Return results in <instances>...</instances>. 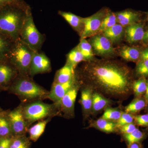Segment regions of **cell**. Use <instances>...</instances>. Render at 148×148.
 <instances>
[{
	"mask_svg": "<svg viewBox=\"0 0 148 148\" xmlns=\"http://www.w3.org/2000/svg\"><path fill=\"white\" fill-rule=\"evenodd\" d=\"M6 116L14 136L24 135L27 131V123L23 114V109L17 108L10 112Z\"/></svg>",
	"mask_w": 148,
	"mask_h": 148,
	"instance_id": "ba28073f",
	"label": "cell"
},
{
	"mask_svg": "<svg viewBox=\"0 0 148 148\" xmlns=\"http://www.w3.org/2000/svg\"><path fill=\"white\" fill-rule=\"evenodd\" d=\"M78 48L84 57V61H89L92 60L93 57V50L90 42L86 39H81Z\"/></svg>",
	"mask_w": 148,
	"mask_h": 148,
	"instance_id": "484cf974",
	"label": "cell"
},
{
	"mask_svg": "<svg viewBox=\"0 0 148 148\" xmlns=\"http://www.w3.org/2000/svg\"><path fill=\"white\" fill-rule=\"evenodd\" d=\"M124 32V27L120 24H116L103 31L102 33L111 42L115 43L121 40Z\"/></svg>",
	"mask_w": 148,
	"mask_h": 148,
	"instance_id": "d6986e66",
	"label": "cell"
},
{
	"mask_svg": "<svg viewBox=\"0 0 148 148\" xmlns=\"http://www.w3.org/2000/svg\"><path fill=\"white\" fill-rule=\"evenodd\" d=\"M11 139L9 137L1 138L0 139V148H10Z\"/></svg>",
	"mask_w": 148,
	"mask_h": 148,
	"instance_id": "f35d334b",
	"label": "cell"
},
{
	"mask_svg": "<svg viewBox=\"0 0 148 148\" xmlns=\"http://www.w3.org/2000/svg\"><path fill=\"white\" fill-rule=\"evenodd\" d=\"M90 43L95 54L102 56L113 55L114 50L112 42L103 34H97L91 37Z\"/></svg>",
	"mask_w": 148,
	"mask_h": 148,
	"instance_id": "9c48e42d",
	"label": "cell"
},
{
	"mask_svg": "<svg viewBox=\"0 0 148 148\" xmlns=\"http://www.w3.org/2000/svg\"><path fill=\"white\" fill-rule=\"evenodd\" d=\"M135 123L141 126H148V114L134 116Z\"/></svg>",
	"mask_w": 148,
	"mask_h": 148,
	"instance_id": "d590c367",
	"label": "cell"
},
{
	"mask_svg": "<svg viewBox=\"0 0 148 148\" xmlns=\"http://www.w3.org/2000/svg\"><path fill=\"white\" fill-rule=\"evenodd\" d=\"M34 52L18 38L14 42L7 56L6 59L17 70L18 75L29 77Z\"/></svg>",
	"mask_w": 148,
	"mask_h": 148,
	"instance_id": "3957f363",
	"label": "cell"
},
{
	"mask_svg": "<svg viewBox=\"0 0 148 148\" xmlns=\"http://www.w3.org/2000/svg\"><path fill=\"white\" fill-rule=\"evenodd\" d=\"M147 88V81L143 77L132 83V89L136 97H140L145 93Z\"/></svg>",
	"mask_w": 148,
	"mask_h": 148,
	"instance_id": "f1b7e54d",
	"label": "cell"
},
{
	"mask_svg": "<svg viewBox=\"0 0 148 148\" xmlns=\"http://www.w3.org/2000/svg\"><path fill=\"white\" fill-rule=\"evenodd\" d=\"M127 148H143L140 143H134L128 144Z\"/></svg>",
	"mask_w": 148,
	"mask_h": 148,
	"instance_id": "60d3db41",
	"label": "cell"
},
{
	"mask_svg": "<svg viewBox=\"0 0 148 148\" xmlns=\"http://www.w3.org/2000/svg\"><path fill=\"white\" fill-rule=\"evenodd\" d=\"M93 90L90 88L86 86L81 91L80 103L82 107L83 113L85 118L91 114L92 110Z\"/></svg>",
	"mask_w": 148,
	"mask_h": 148,
	"instance_id": "9a60e30c",
	"label": "cell"
},
{
	"mask_svg": "<svg viewBox=\"0 0 148 148\" xmlns=\"http://www.w3.org/2000/svg\"><path fill=\"white\" fill-rule=\"evenodd\" d=\"M123 135L127 145L134 143H140L145 137V133L138 128L131 133Z\"/></svg>",
	"mask_w": 148,
	"mask_h": 148,
	"instance_id": "4dcf8cb0",
	"label": "cell"
},
{
	"mask_svg": "<svg viewBox=\"0 0 148 148\" xmlns=\"http://www.w3.org/2000/svg\"><path fill=\"white\" fill-rule=\"evenodd\" d=\"M58 14L63 17L72 28L79 34L80 36L84 27V18L77 16L71 12L62 11H59Z\"/></svg>",
	"mask_w": 148,
	"mask_h": 148,
	"instance_id": "e0dca14e",
	"label": "cell"
},
{
	"mask_svg": "<svg viewBox=\"0 0 148 148\" xmlns=\"http://www.w3.org/2000/svg\"><path fill=\"white\" fill-rule=\"evenodd\" d=\"M147 105V103L145 98L142 96L136 97L131 103L125 107V111L127 113L135 114L145 108Z\"/></svg>",
	"mask_w": 148,
	"mask_h": 148,
	"instance_id": "7402d4cb",
	"label": "cell"
},
{
	"mask_svg": "<svg viewBox=\"0 0 148 148\" xmlns=\"http://www.w3.org/2000/svg\"><path fill=\"white\" fill-rule=\"evenodd\" d=\"M14 41L0 34V60L6 59L7 56Z\"/></svg>",
	"mask_w": 148,
	"mask_h": 148,
	"instance_id": "4316f807",
	"label": "cell"
},
{
	"mask_svg": "<svg viewBox=\"0 0 148 148\" xmlns=\"http://www.w3.org/2000/svg\"><path fill=\"white\" fill-rule=\"evenodd\" d=\"M108 11L107 9H103L92 16L83 18L84 27L80 35L81 39L98 34L103 18Z\"/></svg>",
	"mask_w": 148,
	"mask_h": 148,
	"instance_id": "52a82bcc",
	"label": "cell"
},
{
	"mask_svg": "<svg viewBox=\"0 0 148 148\" xmlns=\"http://www.w3.org/2000/svg\"><path fill=\"white\" fill-rule=\"evenodd\" d=\"M81 77L86 86L105 97L125 98L132 89V75L127 66L108 60H90Z\"/></svg>",
	"mask_w": 148,
	"mask_h": 148,
	"instance_id": "6da1fadb",
	"label": "cell"
},
{
	"mask_svg": "<svg viewBox=\"0 0 148 148\" xmlns=\"http://www.w3.org/2000/svg\"><path fill=\"white\" fill-rule=\"evenodd\" d=\"M147 112H148V104H147Z\"/></svg>",
	"mask_w": 148,
	"mask_h": 148,
	"instance_id": "bcb514c9",
	"label": "cell"
},
{
	"mask_svg": "<svg viewBox=\"0 0 148 148\" xmlns=\"http://www.w3.org/2000/svg\"><path fill=\"white\" fill-rule=\"evenodd\" d=\"M117 21L123 27L138 22L140 14L138 12L127 10L116 13Z\"/></svg>",
	"mask_w": 148,
	"mask_h": 148,
	"instance_id": "2e32d148",
	"label": "cell"
},
{
	"mask_svg": "<svg viewBox=\"0 0 148 148\" xmlns=\"http://www.w3.org/2000/svg\"><path fill=\"white\" fill-rule=\"evenodd\" d=\"M6 115V112H2V111H0V117L3 116L5 115Z\"/></svg>",
	"mask_w": 148,
	"mask_h": 148,
	"instance_id": "ee69618b",
	"label": "cell"
},
{
	"mask_svg": "<svg viewBox=\"0 0 148 148\" xmlns=\"http://www.w3.org/2000/svg\"><path fill=\"white\" fill-rule=\"evenodd\" d=\"M110 101L98 92H94L92 94L91 114H95L107 108L110 104Z\"/></svg>",
	"mask_w": 148,
	"mask_h": 148,
	"instance_id": "ffe728a7",
	"label": "cell"
},
{
	"mask_svg": "<svg viewBox=\"0 0 148 148\" xmlns=\"http://www.w3.org/2000/svg\"><path fill=\"white\" fill-rule=\"evenodd\" d=\"M84 61V57L77 46L76 47L67 55L66 64L70 65L75 70L77 64Z\"/></svg>",
	"mask_w": 148,
	"mask_h": 148,
	"instance_id": "d4e9b609",
	"label": "cell"
},
{
	"mask_svg": "<svg viewBox=\"0 0 148 148\" xmlns=\"http://www.w3.org/2000/svg\"><path fill=\"white\" fill-rule=\"evenodd\" d=\"M145 98L147 103H148V81H147V88L145 92Z\"/></svg>",
	"mask_w": 148,
	"mask_h": 148,
	"instance_id": "7bdbcfd3",
	"label": "cell"
},
{
	"mask_svg": "<svg viewBox=\"0 0 148 148\" xmlns=\"http://www.w3.org/2000/svg\"><path fill=\"white\" fill-rule=\"evenodd\" d=\"M136 127L135 124L132 123H129L125 125L122 126L120 128H119L120 131L121 133L123 135L124 134H129L131 133L136 129Z\"/></svg>",
	"mask_w": 148,
	"mask_h": 148,
	"instance_id": "8d00e7d4",
	"label": "cell"
},
{
	"mask_svg": "<svg viewBox=\"0 0 148 148\" xmlns=\"http://www.w3.org/2000/svg\"><path fill=\"white\" fill-rule=\"evenodd\" d=\"M19 38L35 52H39L44 42L45 37L35 25L31 9L28 11L21 28Z\"/></svg>",
	"mask_w": 148,
	"mask_h": 148,
	"instance_id": "5b68a950",
	"label": "cell"
},
{
	"mask_svg": "<svg viewBox=\"0 0 148 148\" xmlns=\"http://www.w3.org/2000/svg\"><path fill=\"white\" fill-rule=\"evenodd\" d=\"M75 77L74 69L70 65L66 64L56 72L53 83H64L71 80Z\"/></svg>",
	"mask_w": 148,
	"mask_h": 148,
	"instance_id": "ac0fdd59",
	"label": "cell"
},
{
	"mask_svg": "<svg viewBox=\"0 0 148 148\" xmlns=\"http://www.w3.org/2000/svg\"><path fill=\"white\" fill-rule=\"evenodd\" d=\"M5 115L0 117V137L5 138L12 134L11 128L7 117Z\"/></svg>",
	"mask_w": 148,
	"mask_h": 148,
	"instance_id": "d6a6232c",
	"label": "cell"
},
{
	"mask_svg": "<svg viewBox=\"0 0 148 148\" xmlns=\"http://www.w3.org/2000/svg\"><path fill=\"white\" fill-rule=\"evenodd\" d=\"M19 75L11 85L12 92L25 100L47 98L49 92L30 79L29 77Z\"/></svg>",
	"mask_w": 148,
	"mask_h": 148,
	"instance_id": "277c9868",
	"label": "cell"
},
{
	"mask_svg": "<svg viewBox=\"0 0 148 148\" xmlns=\"http://www.w3.org/2000/svg\"><path fill=\"white\" fill-rule=\"evenodd\" d=\"M53 109L52 105L36 101L24 107L23 112L26 121L32 123L49 116Z\"/></svg>",
	"mask_w": 148,
	"mask_h": 148,
	"instance_id": "8992f818",
	"label": "cell"
},
{
	"mask_svg": "<svg viewBox=\"0 0 148 148\" xmlns=\"http://www.w3.org/2000/svg\"><path fill=\"white\" fill-rule=\"evenodd\" d=\"M122 112L119 109L107 107L101 118L116 122L119 119Z\"/></svg>",
	"mask_w": 148,
	"mask_h": 148,
	"instance_id": "1f68e13d",
	"label": "cell"
},
{
	"mask_svg": "<svg viewBox=\"0 0 148 148\" xmlns=\"http://www.w3.org/2000/svg\"><path fill=\"white\" fill-rule=\"evenodd\" d=\"M0 111H2V110L1 109V108H0Z\"/></svg>",
	"mask_w": 148,
	"mask_h": 148,
	"instance_id": "7dc6e473",
	"label": "cell"
},
{
	"mask_svg": "<svg viewBox=\"0 0 148 148\" xmlns=\"http://www.w3.org/2000/svg\"><path fill=\"white\" fill-rule=\"evenodd\" d=\"M134 120V116L132 114L122 112L119 119L116 122V128H119L125 125L132 123Z\"/></svg>",
	"mask_w": 148,
	"mask_h": 148,
	"instance_id": "836d02e7",
	"label": "cell"
},
{
	"mask_svg": "<svg viewBox=\"0 0 148 148\" xmlns=\"http://www.w3.org/2000/svg\"><path fill=\"white\" fill-rule=\"evenodd\" d=\"M125 33L127 42L133 44L143 40L145 32L143 24L136 22L125 27Z\"/></svg>",
	"mask_w": 148,
	"mask_h": 148,
	"instance_id": "5bb4252c",
	"label": "cell"
},
{
	"mask_svg": "<svg viewBox=\"0 0 148 148\" xmlns=\"http://www.w3.org/2000/svg\"><path fill=\"white\" fill-rule=\"evenodd\" d=\"M77 83L76 79L75 77L71 80L64 83H53L47 98L53 101L56 105L60 106L62 98Z\"/></svg>",
	"mask_w": 148,
	"mask_h": 148,
	"instance_id": "8fae6325",
	"label": "cell"
},
{
	"mask_svg": "<svg viewBox=\"0 0 148 148\" xmlns=\"http://www.w3.org/2000/svg\"><path fill=\"white\" fill-rule=\"evenodd\" d=\"M30 143L25 135L14 136L11 139L10 148H29Z\"/></svg>",
	"mask_w": 148,
	"mask_h": 148,
	"instance_id": "83f0119b",
	"label": "cell"
},
{
	"mask_svg": "<svg viewBox=\"0 0 148 148\" xmlns=\"http://www.w3.org/2000/svg\"><path fill=\"white\" fill-rule=\"evenodd\" d=\"M136 73L143 77H148V60L141 59L137 64Z\"/></svg>",
	"mask_w": 148,
	"mask_h": 148,
	"instance_id": "e575fe53",
	"label": "cell"
},
{
	"mask_svg": "<svg viewBox=\"0 0 148 148\" xmlns=\"http://www.w3.org/2000/svg\"><path fill=\"white\" fill-rule=\"evenodd\" d=\"M143 40L145 43L148 45V27L147 31L145 32V35H144Z\"/></svg>",
	"mask_w": 148,
	"mask_h": 148,
	"instance_id": "b9f144b4",
	"label": "cell"
},
{
	"mask_svg": "<svg viewBox=\"0 0 148 148\" xmlns=\"http://www.w3.org/2000/svg\"><path fill=\"white\" fill-rule=\"evenodd\" d=\"M146 14H147V20H148V12H147Z\"/></svg>",
	"mask_w": 148,
	"mask_h": 148,
	"instance_id": "f6af8a7d",
	"label": "cell"
},
{
	"mask_svg": "<svg viewBox=\"0 0 148 148\" xmlns=\"http://www.w3.org/2000/svg\"><path fill=\"white\" fill-rule=\"evenodd\" d=\"M79 85L77 83L70 89L62 98L60 106L61 110L66 116L74 115V107Z\"/></svg>",
	"mask_w": 148,
	"mask_h": 148,
	"instance_id": "4fadbf2b",
	"label": "cell"
},
{
	"mask_svg": "<svg viewBox=\"0 0 148 148\" xmlns=\"http://www.w3.org/2000/svg\"><path fill=\"white\" fill-rule=\"evenodd\" d=\"M18 75L17 70L6 59L0 60V86L12 84Z\"/></svg>",
	"mask_w": 148,
	"mask_h": 148,
	"instance_id": "7c38bea8",
	"label": "cell"
},
{
	"mask_svg": "<svg viewBox=\"0 0 148 148\" xmlns=\"http://www.w3.org/2000/svg\"><path fill=\"white\" fill-rule=\"evenodd\" d=\"M141 59H147L148 60V48L141 52L140 55Z\"/></svg>",
	"mask_w": 148,
	"mask_h": 148,
	"instance_id": "ab89813d",
	"label": "cell"
},
{
	"mask_svg": "<svg viewBox=\"0 0 148 148\" xmlns=\"http://www.w3.org/2000/svg\"><path fill=\"white\" fill-rule=\"evenodd\" d=\"M117 22L116 13L109 11L106 16L103 18L100 28V32H102L106 29L113 27L117 24Z\"/></svg>",
	"mask_w": 148,
	"mask_h": 148,
	"instance_id": "f546056e",
	"label": "cell"
},
{
	"mask_svg": "<svg viewBox=\"0 0 148 148\" xmlns=\"http://www.w3.org/2000/svg\"><path fill=\"white\" fill-rule=\"evenodd\" d=\"M51 71L50 60L45 54L34 52L32 58L30 69V76L49 73Z\"/></svg>",
	"mask_w": 148,
	"mask_h": 148,
	"instance_id": "30bf717a",
	"label": "cell"
},
{
	"mask_svg": "<svg viewBox=\"0 0 148 148\" xmlns=\"http://www.w3.org/2000/svg\"><path fill=\"white\" fill-rule=\"evenodd\" d=\"M30 9L25 2L0 9V34L14 42L19 38L20 31Z\"/></svg>",
	"mask_w": 148,
	"mask_h": 148,
	"instance_id": "7a4b0ae2",
	"label": "cell"
},
{
	"mask_svg": "<svg viewBox=\"0 0 148 148\" xmlns=\"http://www.w3.org/2000/svg\"><path fill=\"white\" fill-rule=\"evenodd\" d=\"M91 125L102 132L108 133L114 132L117 128L116 122L102 118L93 121Z\"/></svg>",
	"mask_w": 148,
	"mask_h": 148,
	"instance_id": "44dd1931",
	"label": "cell"
},
{
	"mask_svg": "<svg viewBox=\"0 0 148 148\" xmlns=\"http://www.w3.org/2000/svg\"><path fill=\"white\" fill-rule=\"evenodd\" d=\"M49 121L42 120L32 126L29 130L30 140L36 142L44 132L46 126Z\"/></svg>",
	"mask_w": 148,
	"mask_h": 148,
	"instance_id": "603a6c76",
	"label": "cell"
},
{
	"mask_svg": "<svg viewBox=\"0 0 148 148\" xmlns=\"http://www.w3.org/2000/svg\"><path fill=\"white\" fill-rule=\"evenodd\" d=\"M23 0H0V9L5 6L23 2Z\"/></svg>",
	"mask_w": 148,
	"mask_h": 148,
	"instance_id": "74e56055",
	"label": "cell"
},
{
	"mask_svg": "<svg viewBox=\"0 0 148 148\" xmlns=\"http://www.w3.org/2000/svg\"><path fill=\"white\" fill-rule=\"evenodd\" d=\"M120 54L126 61H135L140 58L141 52L137 48L124 47L121 49Z\"/></svg>",
	"mask_w": 148,
	"mask_h": 148,
	"instance_id": "cb8c5ba5",
	"label": "cell"
}]
</instances>
